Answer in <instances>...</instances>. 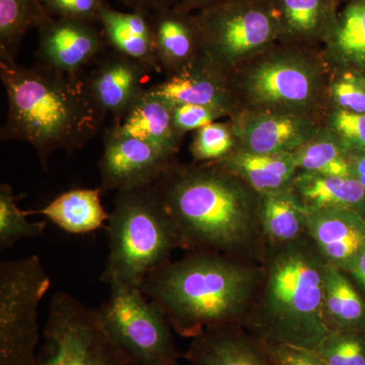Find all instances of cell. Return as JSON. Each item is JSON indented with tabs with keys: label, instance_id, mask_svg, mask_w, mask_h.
<instances>
[{
	"label": "cell",
	"instance_id": "obj_1",
	"mask_svg": "<svg viewBox=\"0 0 365 365\" xmlns=\"http://www.w3.org/2000/svg\"><path fill=\"white\" fill-rule=\"evenodd\" d=\"M182 249L259 262L266 244L261 195L215 163H174L153 184Z\"/></svg>",
	"mask_w": 365,
	"mask_h": 365
},
{
	"label": "cell",
	"instance_id": "obj_2",
	"mask_svg": "<svg viewBox=\"0 0 365 365\" xmlns=\"http://www.w3.org/2000/svg\"><path fill=\"white\" fill-rule=\"evenodd\" d=\"M263 278V266L211 252H191L150 274L139 289L162 309L180 336L242 327Z\"/></svg>",
	"mask_w": 365,
	"mask_h": 365
},
{
	"label": "cell",
	"instance_id": "obj_3",
	"mask_svg": "<svg viewBox=\"0 0 365 365\" xmlns=\"http://www.w3.org/2000/svg\"><path fill=\"white\" fill-rule=\"evenodd\" d=\"M0 78L9 103L0 139L30 144L45 170L53 153L81 150L102 130L107 116L86 90L85 76L0 60Z\"/></svg>",
	"mask_w": 365,
	"mask_h": 365
},
{
	"label": "cell",
	"instance_id": "obj_4",
	"mask_svg": "<svg viewBox=\"0 0 365 365\" xmlns=\"http://www.w3.org/2000/svg\"><path fill=\"white\" fill-rule=\"evenodd\" d=\"M326 265L307 235L266 247L263 278L245 329L268 344L314 349L329 334L323 309Z\"/></svg>",
	"mask_w": 365,
	"mask_h": 365
},
{
	"label": "cell",
	"instance_id": "obj_5",
	"mask_svg": "<svg viewBox=\"0 0 365 365\" xmlns=\"http://www.w3.org/2000/svg\"><path fill=\"white\" fill-rule=\"evenodd\" d=\"M230 76L242 110L322 118L328 106L321 48L277 42Z\"/></svg>",
	"mask_w": 365,
	"mask_h": 365
},
{
	"label": "cell",
	"instance_id": "obj_6",
	"mask_svg": "<svg viewBox=\"0 0 365 365\" xmlns=\"http://www.w3.org/2000/svg\"><path fill=\"white\" fill-rule=\"evenodd\" d=\"M109 256L101 280L140 288L182 249L181 237L153 185L117 192L106 225Z\"/></svg>",
	"mask_w": 365,
	"mask_h": 365
},
{
	"label": "cell",
	"instance_id": "obj_7",
	"mask_svg": "<svg viewBox=\"0 0 365 365\" xmlns=\"http://www.w3.org/2000/svg\"><path fill=\"white\" fill-rule=\"evenodd\" d=\"M194 16L203 56L230 76L279 41L271 0L220 4Z\"/></svg>",
	"mask_w": 365,
	"mask_h": 365
},
{
	"label": "cell",
	"instance_id": "obj_8",
	"mask_svg": "<svg viewBox=\"0 0 365 365\" xmlns=\"http://www.w3.org/2000/svg\"><path fill=\"white\" fill-rule=\"evenodd\" d=\"M50 285L37 255L0 263V365H38V309Z\"/></svg>",
	"mask_w": 365,
	"mask_h": 365
},
{
	"label": "cell",
	"instance_id": "obj_9",
	"mask_svg": "<svg viewBox=\"0 0 365 365\" xmlns=\"http://www.w3.org/2000/svg\"><path fill=\"white\" fill-rule=\"evenodd\" d=\"M38 365H137L103 325L98 309L64 292L53 295Z\"/></svg>",
	"mask_w": 365,
	"mask_h": 365
},
{
	"label": "cell",
	"instance_id": "obj_10",
	"mask_svg": "<svg viewBox=\"0 0 365 365\" xmlns=\"http://www.w3.org/2000/svg\"><path fill=\"white\" fill-rule=\"evenodd\" d=\"M109 287V299L98 311L115 342L137 365H177L180 353L162 309L138 288L118 282Z\"/></svg>",
	"mask_w": 365,
	"mask_h": 365
},
{
	"label": "cell",
	"instance_id": "obj_11",
	"mask_svg": "<svg viewBox=\"0 0 365 365\" xmlns=\"http://www.w3.org/2000/svg\"><path fill=\"white\" fill-rule=\"evenodd\" d=\"M38 32V64L67 76H83L109 49L102 29L91 21L53 18Z\"/></svg>",
	"mask_w": 365,
	"mask_h": 365
},
{
	"label": "cell",
	"instance_id": "obj_12",
	"mask_svg": "<svg viewBox=\"0 0 365 365\" xmlns=\"http://www.w3.org/2000/svg\"><path fill=\"white\" fill-rule=\"evenodd\" d=\"M235 150L263 155L294 153L323 126L322 118L241 110L228 119Z\"/></svg>",
	"mask_w": 365,
	"mask_h": 365
},
{
	"label": "cell",
	"instance_id": "obj_13",
	"mask_svg": "<svg viewBox=\"0 0 365 365\" xmlns=\"http://www.w3.org/2000/svg\"><path fill=\"white\" fill-rule=\"evenodd\" d=\"M104 150L98 160L103 193L126 191L155 184L174 158L143 140L104 131Z\"/></svg>",
	"mask_w": 365,
	"mask_h": 365
},
{
	"label": "cell",
	"instance_id": "obj_14",
	"mask_svg": "<svg viewBox=\"0 0 365 365\" xmlns=\"http://www.w3.org/2000/svg\"><path fill=\"white\" fill-rule=\"evenodd\" d=\"M148 91L170 105L205 106L222 112L228 119L242 110L232 76L202 54L160 83L148 86Z\"/></svg>",
	"mask_w": 365,
	"mask_h": 365
},
{
	"label": "cell",
	"instance_id": "obj_15",
	"mask_svg": "<svg viewBox=\"0 0 365 365\" xmlns=\"http://www.w3.org/2000/svg\"><path fill=\"white\" fill-rule=\"evenodd\" d=\"M153 73L141 62L109 49L85 76L86 88L101 111L115 122L148 88L146 83Z\"/></svg>",
	"mask_w": 365,
	"mask_h": 365
},
{
	"label": "cell",
	"instance_id": "obj_16",
	"mask_svg": "<svg viewBox=\"0 0 365 365\" xmlns=\"http://www.w3.org/2000/svg\"><path fill=\"white\" fill-rule=\"evenodd\" d=\"M307 235L327 263L349 273L365 248V217L347 209L307 211Z\"/></svg>",
	"mask_w": 365,
	"mask_h": 365
},
{
	"label": "cell",
	"instance_id": "obj_17",
	"mask_svg": "<svg viewBox=\"0 0 365 365\" xmlns=\"http://www.w3.org/2000/svg\"><path fill=\"white\" fill-rule=\"evenodd\" d=\"M185 359L191 365H276L265 343L242 327L203 331L193 338Z\"/></svg>",
	"mask_w": 365,
	"mask_h": 365
},
{
	"label": "cell",
	"instance_id": "obj_18",
	"mask_svg": "<svg viewBox=\"0 0 365 365\" xmlns=\"http://www.w3.org/2000/svg\"><path fill=\"white\" fill-rule=\"evenodd\" d=\"M107 130L143 140L174 160L184 139L175 128L172 105L148 88Z\"/></svg>",
	"mask_w": 365,
	"mask_h": 365
},
{
	"label": "cell",
	"instance_id": "obj_19",
	"mask_svg": "<svg viewBox=\"0 0 365 365\" xmlns=\"http://www.w3.org/2000/svg\"><path fill=\"white\" fill-rule=\"evenodd\" d=\"M155 55L165 76L174 73L202 54L194 14L177 7L150 14Z\"/></svg>",
	"mask_w": 365,
	"mask_h": 365
},
{
	"label": "cell",
	"instance_id": "obj_20",
	"mask_svg": "<svg viewBox=\"0 0 365 365\" xmlns=\"http://www.w3.org/2000/svg\"><path fill=\"white\" fill-rule=\"evenodd\" d=\"M279 23L278 42L322 48L340 6L332 0H271Z\"/></svg>",
	"mask_w": 365,
	"mask_h": 365
},
{
	"label": "cell",
	"instance_id": "obj_21",
	"mask_svg": "<svg viewBox=\"0 0 365 365\" xmlns=\"http://www.w3.org/2000/svg\"><path fill=\"white\" fill-rule=\"evenodd\" d=\"M98 25L110 50L141 62L155 73H163L155 55L150 14L124 13L107 4L101 11Z\"/></svg>",
	"mask_w": 365,
	"mask_h": 365
},
{
	"label": "cell",
	"instance_id": "obj_22",
	"mask_svg": "<svg viewBox=\"0 0 365 365\" xmlns=\"http://www.w3.org/2000/svg\"><path fill=\"white\" fill-rule=\"evenodd\" d=\"M321 53L331 73L365 72V0H347L340 7Z\"/></svg>",
	"mask_w": 365,
	"mask_h": 365
},
{
	"label": "cell",
	"instance_id": "obj_23",
	"mask_svg": "<svg viewBox=\"0 0 365 365\" xmlns=\"http://www.w3.org/2000/svg\"><path fill=\"white\" fill-rule=\"evenodd\" d=\"M290 188L306 211L347 209L365 217V188L352 177L299 172Z\"/></svg>",
	"mask_w": 365,
	"mask_h": 365
},
{
	"label": "cell",
	"instance_id": "obj_24",
	"mask_svg": "<svg viewBox=\"0 0 365 365\" xmlns=\"http://www.w3.org/2000/svg\"><path fill=\"white\" fill-rule=\"evenodd\" d=\"M102 189L78 188L60 194L40 210L29 215H42L64 232L86 235L106 227L110 213L106 211L101 195Z\"/></svg>",
	"mask_w": 365,
	"mask_h": 365
},
{
	"label": "cell",
	"instance_id": "obj_25",
	"mask_svg": "<svg viewBox=\"0 0 365 365\" xmlns=\"http://www.w3.org/2000/svg\"><path fill=\"white\" fill-rule=\"evenodd\" d=\"M215 163L259 194L288 188L299 173L292 153L263 155L235 150Z\"/></svg>",
	"mask_w": 365,
	"mask_h": 365
},
{
	"label": "cell",
	"instance_id": "obj_26",
	"mask_svg": "<svg viewBox=\"0 0 365 365\" xmlns=\"http://www.w3.org/2000/svg\"><path fill=\"white\" fill-rule=\"evenodd\" d=\"M324 322L329 333L365 332V297L347 273L327 263Z\"/></svg>",
	"mask_w": 365,
	"mask_h": 365
},
{
	"label": "cell",
	"instance_id": "obj_27",
	"mask_svg": "<svg viewBox=\"0 0 365 365\" xmlns=\"http://www.w3.org/2000/svg\"><path fill=\"white\" fill-rule=\"evenodd\" d=\"M260 220L266 247L280 246L307 235V211L290 187L260 194Z\"/></svg>",
	"mask_w": 365,
	"mask_h": 365
},
{
	"label": "cell",
	"instance_id": "obj_28",
	"mask_svg": "<svg viewBox=\"0 0 365 365\" xmlns=\"http://www.w3.org/2000/svg\"><path fill=\"white\" fill-rule=\"evenodd\" d=\"M51 19L40 0H0V60L16 62L26 34Z\"/></svg>",
	"mask_w": 365,
	"mask_h": 365
},
{
	"label": "cell",
	"instance_id": "obj_29",
	"mask_svg": "<svg viewBox=\"0 0 365 365\" xmlns=\"http://www.w3.org/2000/svg\"><path fill=\"white\" fill-rule=\"evenodd\" d=\"M348 151L339 137L323 125L318 133L295 150L292 155L299 172L323 176L350 177Z\"/></svg>",
	"mask_w": 365,
	"mask_h": 365
},
{
	"label": "cell",
	"instance_id": "obj_30",
	"mask_svg": "<svg viewBox=\"0 0 365 365\" xmlns=\"http://www.w3.org/2000/svg\"><path fill=\"white\" fill-rule=\"evenodd\" d=\"M14 190L6 182L0 185V250L11 248L25 237H40L46 230L45 222H33L28 211L19 208Z\"/></svg>",
	"mask_w": 365,
	"mask_h": 365
},
{
	"label": "cell",
	"instance_id": "obj_31",
	"mask_svg": "<svg viewBox=\"0 0 365 365\" xmlns=\"http://www.w3.org/2000/svg\"><path fill=\"white\" fill-rule=\"evenodd\" d=\"M327 365H365V332H331L313 349Z\"/></svg>",
	"mask_w": 365,
	"mask_h": 365
},
{
	"label": "cell",
	"instance_id": "obj_32",
	"mask_svg": "<svg viewBox=\"0 0 365 365\" xmlns=\"http://www.w3.org/2000/svg\"><path fill=\"white\" fill-rule=\"evenodd\" d=\"M235 148L230 122H213L195 131L190 151L195 163H215L228 157Z\"/></svg>",
	"mask_w": 365,
	"mask_h": 365
},
{
	"label": "cell",
	"instance_id": "obj_33",
	"mask_svg": "<svg viewBox=\"0 0 365 365\" xmlns=\"http://www.w3.org/2000/svg\"><path fill=\"white\" fill-rule=\"evenodd\" d=\"M327 109L365 114V72L341 71L331 73L327 91Z\"/></svg>",
	"mask_w": 365,
	"mask_h": 365
},
{
	"label": "cell",
	"instance_id": "obj_34",
	"mask_svg": "<svg viewBox=\"0 0 365 365\" xmlns=\"http://www.w3.org/2000/svg\"><path fill=\"white\" fill-rule=\"evenodd\" d=\"M322 121L327 129L339 137L348 150H365V114L328 108Z\"/></svg>",
	"mask_w": 365,
	"mask_h": 365
},
{
	"label": "cell",
	"instance_id": "obj_35",
	"mask_svg": "<svg viewBox=\"0 0 365 365\" xmlns=\"http://www.w3.org/2000/svg\"><path fill=\"white\" fill-rule=\"evenodd\" d=\"M52 18L74 19L98 24L105 0H40Z\"/></svg>",
	"mask_w": 365,
	"mask_h": 365
},
{
	"label": "cell",
	"instance_id": "obj_36",
	"mask_svg": "<svg viewBox=\"0 0 365 365\" xmlns=\"http://www.w3.org/2000/svg\"><path fill=\"white\" fill-rule=\"evenodd\" d=\"M172 113L175 128L182 138L188 132L197 131L206 125L227 118L222 112L199 105H172Z\"/></svg>",
	"mask_w": 365,
	"mask_h": 365
},
{
	"label": "cell",
	"instance_id": "obj_37",
	"mask_svg": "<svg viewBox=\"0 0 365 365\" xmlns=\"http://www.w3.org/2000/svg\"><path fill=\"white\" fill-rule=\"evenodd\" d=\"M265 344L276 365H327L313 349L289 344Z\"/></svg>",
	"mask_w": 365,
	"mask_h": 365
},
{
	"label": "cell",
	"instance_id": "obj_38",
	"mask_svg": "<svg viewBox=\"0 0 365 365\" xmlns=\"http://www.w3.org/2000/svg\"><path fill=\"white\" fill-rule=\"evenodd\" d=\"M131 11L151 14L160 9L176 6L180 0H120Z\"/></svg>",
	"mask_w": 365,
	"mask_h": 365
},
{
	"label": "cell",
	"instance_id": "obj_39",
	"mask_svg": "<svg viewBox=\"0 0 365 365\" xmlns=\"http://www.w3.org/2000/svg\"><path fill=\"white\" fill-rule=\"evenodd\" d=\"M242 1H255V0H180L179 4L175 7L185 13L195 14L220 4Z\"/></svg>",
	"mask_w": 365,
	"mask_h": 365
},
{
	"label": "cell",
	"instance_id": "obj_40",
	"mask_svg": "<svg viewBox=\"0 0 365 365\" xmlns=\"http://www.w3.org/2000/svg\"><path fill=\"white\" fill-rule=\"evenodd\" d=\"M348 165L350 177L356 180L365 188V150H351L348 151Z\"/></svg>",
	"mask_w": 365,
	"mask_h": 365
},
{
	"label": "cell",
	"instance_id": "obj_41",
	"mask_svg": "<svg viewBox=\"0 0 365 365\" xmlns=\"http://www.w3.org/2000/svg\"><path fill=\"white\" fill-rule=\"evenodd\" d=\"M347 274L351 278L353 283L359 288V292L365 297V248L362 253L360 254L354 268Z\"/></svg>",
	"mask_w": 365,
	"mask_h": 365
},
{
	"label": "cell",
	"instance_id": "obj_42",
	"mask_svg": "<svg viewBox=\"0 0 365 365\" xmlns=\"http://www.w3.org/2000/svg\"><path fill=\"white\" fill-rule=\"evenodd\" d=\"M332 1L335 2L336 4H337L338 6H342L343 4H345L347 0H332Z\"/></svg>",
	"mask_w": 365,
	"mask_h": 365
}]
</instances>
